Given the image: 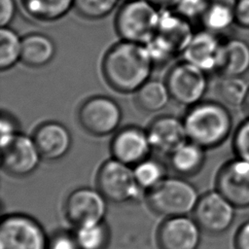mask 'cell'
I'll return each instance as SVG.
<instances>
[{
  "label": "cell",
  "mask_w": 249,
  "mask_h": 249,
  "mask_svg": "<svg viewBox=\"0 0 249 249\" xmlns=\"http://www.w3.org/2000/svg\"><path fill=\"white\" fill-rule=\"evenodd\" d=\"M154 65L145 45L122 40L104 55L102 73L113 89L130 93L149 80Z\"/></svg>",
  "instance_id": "cell-1"
},
{
  "label": "cell",
  "mask_w": 249,
  "mask_h": 249,
  "mask_svg": "<svg viewBox=\"0 0 249 249\" xmlns=\"http://www.w3.org/2000/svg\"><path fill=\"white\" fill-rule=\"evenodd\" d=\"M183 121L188 140L204 149L221 145L231 130V116L218 102L200 101L189 107Z\"/></svg>",
  "instance_id": "cell-2"
},
{
  "label": "cell",
  "mask_w": 249,
  "mask_h": 249,
  "mask_svg": "<svg viewBox=\"0 0 249 249\" xmlns=\"http://www.w3.org/2000/svg\"><path fill=\"white\" fill-rule=\"evenodd\" d=\"M194 34L191 21L174 9H160L156 32L145 46L154 64H163L182 53Z\"/></svg>",
  "instance_id": "cell-3"
},
{
  "label": "cell",
  "mask_w": 249,
  "mask_h": 249,
  "mask_svg": "<svg viewBox=\"0 0 249 249\" xmlns=\"http://www.w3.org/2000/svg\"><path fill=\"white\" fill-rule=\"evenodd\" d=\"M198 198L196 188L180 177H165L147 192V203L150 208L166 218L194 212Z\"/></svg>",
  "instance_id": "cell-4"
},
{
  "label": "cell",
  "mask_w": 249,
  "mask_h": 249,
  "mask_svg": "<svg viewBox=\"0 0 249 249\" xmlns=\"http://www.w3.org/2000/svg\"><path fill=\"white\" fill-rule=\"evenodd\" d=\"M160 9L149 0H128L118 11L115 28L122 40L145 45L155 34Z\"/></svg>",
  "instance_id": "cell-5"
},
{
  "label": "cell",
  "mask_w": 249,
  "mask_h": 249,
  "mask_svg": "<svg viewBox=\"0 0 249 249\" xmlns=\"http://www.w3.org/2000/svg\"><path fill=\"white\" fill-rule=\"evenodd\" d=\"M97 187L105 198L116 203L137 200L141 187L133 168L116 159L106 160L97 173Z\"/></svg>",
  "instance_id": "cell-6"
},
{
  "label": "cell",
  "mask_w": 249,
  "mask_h": 249,
  "mask_svg": "<svg viewBox=\"0 0 249 249\" xmlns=\"http://www.w3.org/2000/svg\"><path fill=\"white\" fill-rule=\"evenodd\" d=\"M0 249H49V239L34 218L14 213L1 220Z\"/></svg>",
  "instance_id": "cell-7"
},
{
  "label": "cell",
  "mask_w": 249,
  "mask_h": 249,
  "mask_svg": "<svg viewBox=\"0 0 249 249\" xmlns=\"http://www.w3.org/2000/svg\"><path fill=\"white\" fill-rule=\"evenodd\" d=\"M206 74L186 60L173 65L165 79L171 99L189 107L200 102L207 89Z\"/></svg>",
  "instance_id": "cell-8"
},
{
  "label": "cell",
  "mask_w": 249,
  "mask_h": 249,
  "mask_svg": "<svg viewBox=\"0 0 249 249\" xmlns=\"http://www.w3.org/2000/svg\"><path fill=\"white\" fill-rule=\"evenodd\" d=\"M122 116L120 105L105 95L89 97L81 105L78 112L80 124L95 136H105L114 132L121 124Z\"/></svg>",
  "instance_id": "cell-9"
},
{
  "label": "cell",
  "mask_w": 249,
  "mask_h": 249,
  "mask_svg": "<svg viewBox=\"0 0 249 249\" xmlns=\"http://www.w3.org/2000/svg\"><path fill=\"white\" fill-rule=\"evenodd\" d=\"M235 208L218 191L208 192L199 196L194 210V219L201 231L211 234H220L231 226Z\"/></svg>",
  "instance_id": "cell-10"
},
{
  "label": "cell",
  "mask_w": 249,
  "mask_h": 249,
  "mask_svg": "<svg viewBox=\"0 0 249 249\" xmlns=\"http://www.w3.org/2000/svg\"><path fill=\"white\" fill-rule=\"evenodd\" d=\"M106 200L99 190L77 189L66 198L65 215L76 227L103 222L107 210Z\"/></svg>",
  "instance_id": "cell-11"
},
{
  "label": "cell",
  "mask_w": 249,
  "mask_h": 249,
  "mask_svg": "<svg viewBox=\"0 0 249 249\" xmlns=\"http://www.w3.org/2000/svg\"><path fill=\"white\" fill-rule=\"evenodd\" d=\"M1 150L2 167L16 177H24L34 172L43 159L33 137L20 132Z\"/></svg>",
  "instance_id": "cell-12"
},
{
  "label": "cell",
  "mask_w": 249,
  "mask_h": 249,
  "mask_svg": "<svg viewBox=\"0 0 249 249\" xmlns=\"http://www.w3.org/2000/svg\"><path fill=\"white\" fill-rule=\"evenodd\" d=\"M216 188L236 208L249 207V161L237 158L225 163L218 172Z\"/></svg>",
  "instance_id": "cell-13"
},
{
  "label": "cell",
  "mask_w": 249,
  "mask_h": 249,
  "mask_svg": "<svg viewBox=\"0 0 249 249\" xmlns=\"http://www.w3.org/2000/svg\"><path fill=\"white\" fill-rule=\"evenodd\" d=\"M200 238V227L187 215L167 218L158 231L160 249H197Z\"/></svg>",
  "instance_id": "cell-14"
},
{
  "label": "cell",
  "mask_w": 249,
  "mask_h": 249,
  "mask_svg": "<svg viewBox=\"0 0 249 249\" xmlns=\"http://www.w3.org/2000/svg\"><path fill=\"white\" fill-rule=\"evenodd\" d=\"M151 149L147 130L134 125L117 131L111 142L113 158L130 166L147 159Z\"/></svg>",
  "instance_id": "cell-15"
},
{
  "label": "cell",
  "mask_w": 249,
  "mask_h": 249,
  "mask_svg": "<svg viewBox=\"0 0 249 249\" xmlns=\"http://www.w3.org/2000/svg\"><path fill=\"white\" fill-rule=\"evenodd\" d=\"M223 43L216 33L203 29L196 32L182 53L184 60L196 65L206 73L218 71Z\"/></svg>",
  "instance_id": "cell-16"
},
{
  "label": "cell",
  "mask_w": 249,
  "mask_h": 249,
  "mask_svg": "<svg viewBox=\"0 0 249 249\" xmlns=\"http://www.w3.org/2000/svg\"><path fill=\"white\" fill-rule=\"evenodd\" d=\"M152 149L170 155L188 140L184 121L174 116L156 118L147 129Z\"/></svg>",
  "instance_id": "cell-17"
},
{
  "label": "cell",
  "mask_w": 249,
  "mask_h": 249,
  "mask_svg": "<svg viewBox=\"0 0 249 249\" xmlns=\"http://www.w3.org/2000/svg\"><path fill=\"white\" fill-rule=\"evenodd\" d=\"M33 139L42 158L48 160L63 158L72 145V137L68 128L53 121L40 124L33 134Z\"/></svg>",
  "instance_id": "cell-18"
},
{
  "label": "cell",
  "mask_w": 249,
  "mask_h": 249,
  "mask_svg": "<svg viewBox=\"0 0 249 249\" xmlns=\"http://www.w3.org/2000/svg\"><path fill=\"white\" fill-rule=\"evenodd\" d=\"M55 51V45L49 36L30 33L22 38L20 60L28 67H43L53 60Z\"/></svg>",
  "instance_id": "cell-19"
},
{
  "label": "cell",
  "mask_w": 249,
  "mask_h": 249,
  "mask_svg": "<svg viewBox=\"0 0 249 249\" xmlns=\"http://www.w3.org/2000/svg\"><path fill=\"white\" fill-rule=\"evenodd\" d=\"M249 70V44L240 39L223 43L219 72L222 76L242 77Z\"/></svg>",
  "instance_id": "cell-20"
},
{
  "label": "cell",
  "mask_w": 249,
  "mask_h": 249,
  "mask_svg": "<svg viewBox=\"0 0 249 249\" xmlns=\"http://www.w3.org/2000/svg\"><path fill=\"white\" fill-rule=\"evenodd\" d=\"M204 148L187 140L170 154V164L175 172L182 176L197 173L205 160Z\"/></svg>",
  "instance_id": "cell-21"
},
{
  "label": "cell",
  "mask_w": 249,
  "mask_h": 249,
  "mask_svg": "<svg viewBox=\"0 0 249 249\" xmlns=\"http://www.w3.org/2000/svg\"><path fill=\"white\" fill-rule=\"evenodd\" d=\"M236 0H209V4L200 21L204 29L220 33L235 22Z\"/></svg>",
  "instance_id": "cell-22"
},
{
  "label": "cell",
  "mask_w": 249,
  "mask_h": 249,
  "mask_svg": "<svg viewBox=\"0 0 249 249\" xmlns=\"http://www.w3.org/2000/svg\"><path fill=\"white\" fill-rule=\"evenodd\" d=\"M20 2L29 17L45 22L58 20L74 7V0H20Z\"/></svg>",
  "instance_id": "cell-23"
},
{
  "label": "cell",
  "mask_w": 249,
  "mask_h": 249,
  "mask_svg": "<svg viewBox=\"0 0 249 249\" xmlns=\"http://www.w3.org/2000/svg\"><path fill=\"white\" fill-rule=\"evenodd\" d=\"M171 98L167 86L158 80H148L135 91V102L145 112L162 110Z\"/></svg>",
  "instance_id": "cell-24"
},
{
  "label": "cell",
  "mask_w": 249,
  "mask_h": 249,
  "mask_svg": "<svg viewBox=\"0 0 249 249\" xmlns=\"http://www.w3.org/2000/svg\"><path fill=\"white\" fill-rule=\"evenodd\" d=\"M249 91V86L242 77L222 76L218 82L216 92L223 103L237 107L242 106Z\"/></svg>",
  "instance_id": "cell-25"
},
{
  "label": "cell",
  "mask_w": 249,
  "mask_h": 249,
  "mask_svg": "<svg viewBox=\"0 0 249 249\" xmlns=\"http://www.w3.org/2000/svg\"><path fill=\"white\" fill-rule=\"evenodd\" d=\"M22 38L9 26L0 30V68L8 70L12 68L21 57Z\"/></svg>",
  "instance_id": "cell-26"
},
{
  "label": "cell",
  "mask_w": 249,
  "mask_h": 249,
  "mask_svg": "<svg viewBox=\"0 0 249 249\" xmlns=\"http://www.w3.org/2000/svg\"><path fill=\"white\" fill-rule=\"evenodd\" d=\"M73 233L80 249H104L109 240V230L104 222L76 227Z\"/></svg>",
  "instance_id": "cell-27"
},
{
  "label": "cell",
  "mask_w": 249,
  "mask_h": 249,
  "mask_svg": "<svg viewBox=\"0 0 249 249\" xmlns=\"http://www.w3.org/2000/svg\"><path fill=\"white\" fill-rule=\"evenodd\" d=\"M133 171L138 185L142 190H146L147 192L166 177L165 168L162 163L148 158L134 165Z\"/></svg>",
  "instance_id": "cell-28"
},
{
  "label": "cell",
  "mask_w": 249,
  "mask_h": 249,
  "mask_svg": "<svg viewBox=\"0 0 249 249\" xmlns=\"http://www.w3.org/2000/svg\"><path fill=\"white\" fill-rule=\"evenodd\" d=\"M119 0H74L77 13L88 19H99L108 16Z\"/></svg>",
  "instance_id": "cell-29"
},
{
  "label": "cell",
  "mask_w": 249,
  "mask_h": 249,
  "mask_svg": "<svg viewBox=\"0 0 249 249\" xmlns=\"http://www.w3.org/2000/svg\"><path fill=\"white\" fill-rule=\"evenodd\" d=\"M208 4L209 0H180L174 10L192 22L201 19Z\"/></svg>",
  "instance_id": "cell-30"
},
{
  "label": "cell",
  "mask_w": 249,
  "mask_h": 249,
  "mask_svg": "<svg viewBox=\"0 0 249 249\" xmlns=\"http://www.w3.org/2000/svg\"><path fill=\"white\" fill-rule=\"evenodd\" d=\"M233 149L238 159L249 161V117L234 132Z\"/></svg>",
  "instance_id": "cell-31"
},
{
  "label": "cell",
  "mask_w": 249,
  "mask_h": 249,
  "mask_svg": "<svg viewBox=\"0 0 249 249\" xmlns=\"http://www.w3.org/2000/svg\"><path fill=\"white\" fill-rule=\"evenodd\" d=\"M18 125L16 119L8 112H2L0 120V145L1 148L8 145L18 134Z\"/></svg>",
  "instance_id": "cell-32"
},
{
  "label": "cell",
  "mask_w": 249,
  "mask_h": 249,
  "mask_svg": "<svg viewBox=\"0 0 249 249\" xmlns=\"http://www.w3.org/2000/svg\"><path fill=\"white\" fill-rule=\"evenodd\" d=\"M49 249H80L74 233L65 231L55 233L49 240Z\"/></svg>",
  "instance_id": "cell-33"
},
{
  "label": "cell",
  "mask_w": 249,
  "mask_h": 249,
  "mask_svg": "<svg viewBox=\"0 0 249 249\" xmlns=\"http://www.w3.org/2000/svg\"><path fill=\"white\" fill-rule=\"evenodd\" d=\"M17 13L15 0H0V24L1 27L9 26Z\"/></svg>",
  "instance_id": "cell-34"
},
{
  "label": "cell",
  "mask_w": 249,
  "mask_h": 249,
  "mask_svg": "<svg viewBox=\"0 0 249 249\" xmlns=\"http://www.w3.org/2000/svg\"><path fill=\"white\" fill-rule=\"evenodd\" d=\"M235 22L239 26L249 29V0H236Z\"/></svg>",
  "instance_id": "cell-35"
},
{
  "label": "cell",
  "mask_w": 249,
  "mask_h": 249,
  "mask_svg": "<svg viewBox=\"0 0 249 249\" xmlns=\"http://www.w3.org/2000/svg\"><path fill=\"white\" fill-rule=\"evenodd\" d=\"M235 249H249V220L237 230L234 237Z\"/></svg>",
  "instance_id": "cell-36"
},
{
  "label": "cell",
  "mask_w": 249,
  "mask_h": 249,
  "mask_svg": "<svg viewBox=\"0 0 249 249\" xmlns=\"http://www.w3.org/2000/svg\"><path fill=\"white\" fill-rule=\"evenodd\" d=\"M159 9H174L180 0H149Z\"/></svg>",
  "instance_id": "cell-37"
},
{
  "label": "cell",
  "mask_w": 249,
  "mask_h": 249,
  "mask_svg": "<svg viewBox=\"0 0 249 249\" xmlns=\"http://www.w3.org/2000/svg\"><path fill=\"white\" fill-rule=\"evenodd\" d=\"M242 107H243V110L246 113V115L249 117V91H248V94L245 98V101H244Z\"/></svg>",
  "instance_id": "cell-38"
},
{
  "label": "cell",
  "mask_w": 249,
  "mask_h": 249,
  "mask_svg": "<svg viewBox=\"0 0 249 249\" xmlns=\"http://www.w3.org/2000/svg\"><path fill=\"white\" fill-rule=\"evenodd\" d=\"M126 1H128V0H126Z\"/></svg>",
  "instance_id": "cell-39"
}]
</instances>
